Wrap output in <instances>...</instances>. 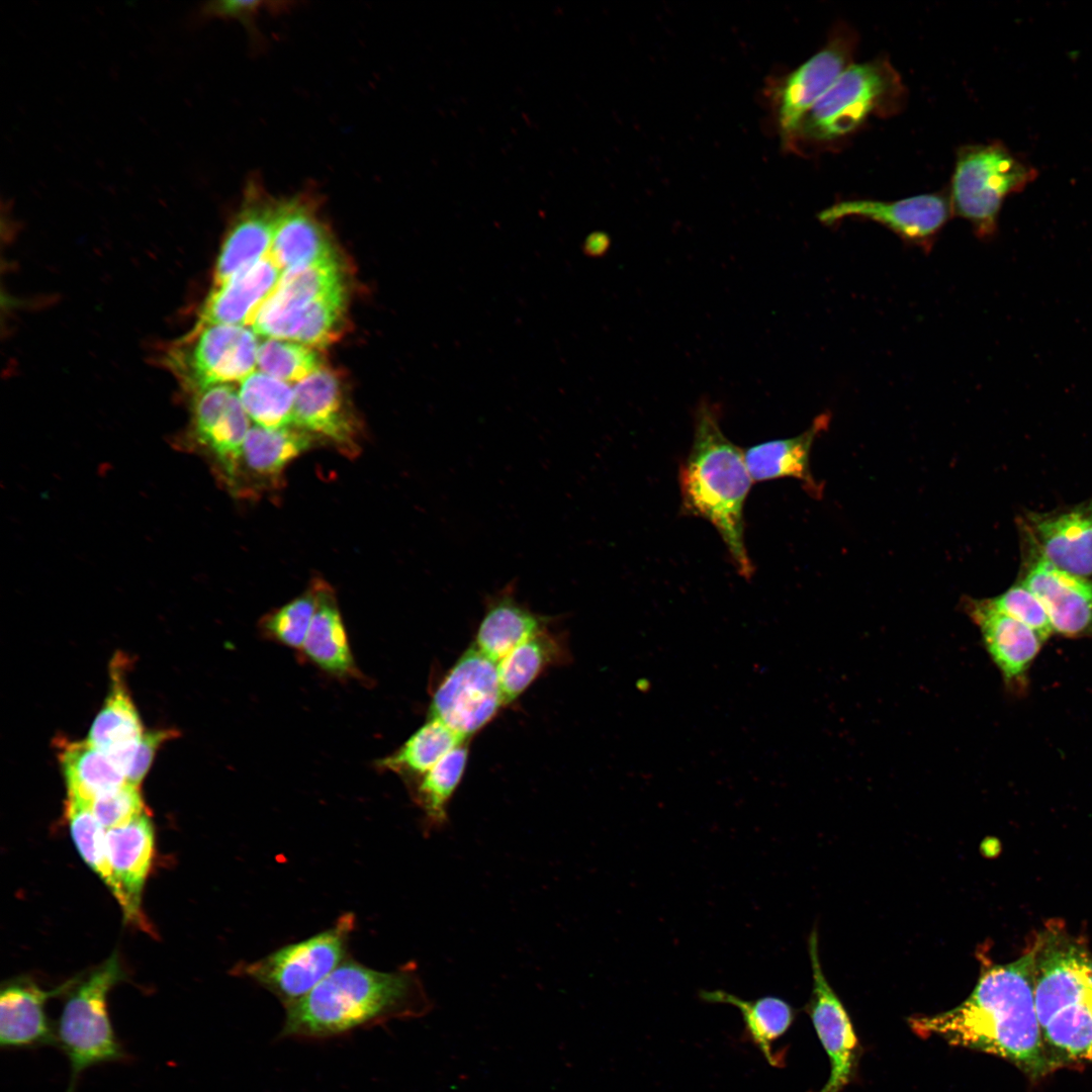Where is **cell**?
Instances as JSON below:
<instances>
[{
    "instance_id": "cell-35",
    "label": "cell",
    "mask_w": 1092,
    "mask_h": 1092,
    "mask_svg": "<svg viewBox=\"0 0 1092 1092\" xmlns=\"http://www.w3.org/2000/svg\"><path fill=\"white\" fill-rule=\"evenodd\" d=\"M468 753V741H465L417 780L414 795L425 813L428 830L446 823L447 806L462 780Z\"/></svg>"
},
{
    "instance_id": "cell-17",
    "label": "cell",
    "mask_w": 1092,
    "mask_h": 1092,
    "mask_svg": "<svg viewBox=\"0 0 1092 1092\" xmlns=\"http://www.w3.org/2000/svg\"><path fill=\"white\" fill-rule=\"evenodd\" d=\"M808 948L813 990L807 1011L831 1064L829 1079L819 1092H839L852 1075L857 1039L846 1010L823 974L816 930L809 936Z\"/></svg>"
},
{
    "instance_id": "cell-28",
    "label": "cell",
    "mask_w": 1092,
    "mask_h": 1092,
    "mask_svg": "<svg viewBox=\"0 0 1092 1092\" xmlns=\"http://www.w3.org/2000/svg\"><path fill=\"white\" fill-rule=\"evenodd\" d=\"M830 419L829 413H823L796 437L768 441L747 449L744 458L753 482L792 477L800 480L811 495L819 496L821 485L811 473L810 452L816 437L828 428Z\"/></svg>"
},
{
    "instance_id": "cell-5",
    "label": "cell",
    "mask_w": 1092,
    "mask_h": 1092,
    "mask_svg": "<svg viewBox=\"0 0 1092 1092\" xmlns=\"http://www.w3.org/2000/svg\"><path fill=\"white\" fill-rule=\"evenodd\" d=\"M906 87L885 58L849 66L802 117L789 136L813 149L842 146L873 117H890L906 104Z\"/></svg>"
},
{
    "instance_id": "cell-13",
    "label": "cell",
    "mask_w": 1092,
    "mask_h": 1092,
    "mask_svg": "<svg viewBox=\"0 0 1092 1092\" xmlns=\"http://www.w3.org/2000/svg\"><path fill=\"white\" fill-rule=\"evenodd\" d=\"M293 426L324 440L348 457L360 451L361 428L338 377L322 367L293 385Z\"/></svg>"
},
{
    "instance_id": "cell-30",
    "label": "cell",
    "mask_w": 1092,
    "mask_h": 1092,
    "mask_svg": "<svg viewBox=\"0 0 1092 1092\" xmlns=\"http://www.w3.org/2000/svg\"><path fill=\"white\" fill-rule=\"evenodd\" d=\"M699 997L707 1003L729 1004L737 1008L744 1022V1034L770 1066H781L783 1059L775 1054L772 1044L794 1021V1010L788 1002L776 996L746 1000L724 990H702Z\"/></svg>"
},
{
    "instance_id": "cell-31",
    "label": "cell",
    "mask_w": 1092,
    "mask_h": 1092,
    "mask_svg": "<svg viewBox=\"0 0 1092 1092\" xmlns=\"http://www.w3.org/2000/svg\"><path fill=\"white\" fill-rule=\"evenodd\" d=\"M60 761L70 800L91 805L97 796L126 783L123 771L88 739L64 744Z\"/></svg>"
},
{
    "instance_id": "cell-15",
    "label": "cell",
    "mask_w": 1092,
    "mask_h": 1092,
    "mask_svg": "<svg viewBox=\"0 0 1092 1092\" xmlns=\"http://www.w3.org/2000/svg\"><path fill=\"white\" fill-rule=\"evenodd\" d=\"M193 394L194 437L236 487L243 445L252 427L239 392L231 384H217Z\"/></svg>"
},
{
    "instance_id": "cell-22",
    "label": "cell",
    "mask_w": 1092,
    "mask_h": 1092,
    "mask_svg": "<svg viewBox=\"0 0 1092 1092\" xmlns=\"http://www.w3.org/2000/svg\"><path fill=\"white\" fill-rule=\"evenodd\" d=\"M71 980L46 991L30 980L8 982L0 993V1044L3 1049H31L57 1044L56 1029L46 1014V1002L69 992Z\"/></svg>"
},
{
    "instance_id": "cell-27",
    "label": "cell",
    "mask_w": 1092,
    "mask_h": 1092,
    "mask_svg": "<svg viewBox=\"0 0 1092 1092\" xmlns=\"http://www.w3.org/2000/svg\"><path fill=\"white\" fill-rule=\"evenodd\" d=\"M111 668V689L103 708L94 719L88 740L126 772L143 737L138 711L125 688L120 662Z\"/></svg>"
},
{
    "instance_id": "cell-6",
    "label": "cell",
    "mask_w": 1092,
    "mask_h": 1092,
    "mask_svg": "<svg viewBox=\"0 0 1092 1092\" xmlns=\"http://www.w3.org/2000/svg\"><path fill=\"white\" fill-rule=\"evenodd\" d=\"M1036 177L1037 170L1002 143L963 146L948 192L951 213L967 220L979 239L989 240L997 233L1004 200Z\"/></svg>"
},
{
    "instance_id": "cell-33",
    "label": "cell",
    "mask_w": 1092,
    "mask_h": 1092,
    "mask_svg": "<svg viewBox=\"0 0 1092 1092\" xmlns=\"http://www.w3.org/2000/svg\"><path fill=\"white\" fill-rule=\"evenodd\" d=\"M468 741L437 719L428 720L395 751L377 760V768L418 780L459 744Z\"/></svg>"
},
{
    "instance_id": "cell-41",
    "label": "cell",
    "mask_w": 1092,
    "mask_h": 1092,
    "mask_svg": "<svg viewBox=\"0 0 1092 1092\" xmlns=\"http://www.w3.org/2000/svg\"><path fill=\"white\" fill-rule=\"evenodd\" d=\"M139 787L126 782L93 800L91 810L105 830L126 825L147 814Z\"/></svg>"
},
{
    "instance_id": "cell-14",
    "label": "cell",
    "mask_w": 1092,
    "mask_h": 1092,
    "mask_svg": "<svg viewBox=\"0 0 1092 1092\" xmlns=\"http://www.w3.org/2000/svg\"><path fill=\"white\" fill-rule=\"evenodd\" d=\"M857 33L845 23L836 24L825 46L784 81L778 118L788 136L816 101L853 63Z\"/></svg>"
},
{
    "instance_id": "cell-26",
    "label": "cell",
    "mask_w": 1092,
    "mask_h": 1092,
    "mask_svg": "<svg viewBox=\"0 0 1092 1092\" xmlns=\"http://www.w3.org/2000/svg\"><path fill=\"white\" fill-rule=\"evenodd\" d=\"M154 830L147 814L134 821L106 830L108 858L116 880L128 900L130 923L150 931L142 912L141 899L154 857Z\"/></svg>"
},
{
    "instance_id": "cell-42",
    "label": "cell",
    "mask_w": 1092,
    "mask_h": 1092,
    "mask_svg": "<svg viewBox=\"0 0 1092 1092\" xmlns=\"http://www.w3.org/2000/svg\"><path fill=\"white\" fill-rule=\"evenodd\" d=\"M172 735V731L169 730L153 731L143 735L126 772V782L140 786L151 766L155 752Z\"/></svg>"
},
{
    "instance_id": "cell-40",
    "label": "cell",
    "mask_w": 1092,
    "mask_h": 1092,
    "mask_svg": "<svg viewBox=\"0 0 1092 1092\" xmlns=\"http://www.w3.org/2000/svg\"><path fill=\"white\" fill-rule=\"evenodd\" d=\"M989 600L997 610L1032 629L1043 641L1054 634L1050 618L1041 602L1019 581L1001 595Z\"/></svg>"
},
{
    "instance_id": "cell-11",
    "label": "cell",
    "mask_w": 1092,
    "mask_h": 1092,
    "mask_svg": "<svg viewBox=\"0 0 1092 1092\" xmlns=\"http://www.w3.org/2000/svg\"><path fill=\"white\" fill-rule=\"evenodd\" d=\"M1021 550L1018 581L1041 602L1054 634L1072 639L1091 637L1092 578L1056 567L1024 534H1021Z\"/></svg>"
},
{
    "instance_id": "cell-44",
    "label": "cell",
    "mask_w": 1092,
    "mask_h": 1092,
    "mask_svg": "<svg viewBox=\"0 0 1092 1092\" xmlns=\"http://www.w3.org/2000/svg\"><path fill=\"white\" fill-rule=\"evenodd\" d=\"M610 245L611 241L607 234L596 232L586 237L582 244V251L592 258L603 257L608 252Z\"/></svg>"
},
{
    "instance_id": "cell-1",
    "label": "cell",
    "mask_w": 1092,
    "mask_h": 1092,
    "mask_svg": "<svg viewBox=\"0 0 1092 1092\" xmlns=\"http://www.w3.org/2000/svg\"><path fill=\"white\" fill-rule=\"evenodd\" d=\"M910 1025L921 1036L937 1035L952 1045L1007 1060L1029 1077L1058 1068L1041 1034L1028 951L1003 965L985 958L965 1001L948 1011L914 1017Z\"/></svg>"
},
{
    "instance_id": "cell-37",
    "label": "cell",
    "mask_w": 1092,
    "mask_h": 1092,
    "mask_svg": "<svg viewBox=\"0 0 1092 1092\" xmlns=\"http://www.w3.org/2000/svg\"><path fill=\"white\" fill-rule=\"evenodd\" d=\"M346 307L345 285L315 299L296 314L281 339L310 347L330 343L339 333Z\"/></svg>"
},
{
    "instance_id": "cell-21",
    "label": "cell",
    "mask_w": 1092,
    "mask_h": 1092,
    "mask_svg": "<svg viewBox=\"0 0 1092 1092\" xmlns=\"http://www.w3.org/2000/svg\"><path fill=\"white\" fill-rule=\"evenodd\" d=\"M344 285L338 258L284 271L274 291L256 313L252 330L256 335L275 338L305 306Z\"/></svg>"
},
{
    "instance_id": "cell-24",
    "label": "cell",
    "mask_w": 1092,
    "mask_h": 1092,
    "mask_svg": "<svg viewBox=\"0 0 1092 1092\" xmlns=\"http://www.w3.org/2000/svg\"><path fill=\"white\" fill-rule=\"evenodd\" d=\"M300 657L338 679H369L357 666L333 588L318 579L317 607Z\"/></svg>"
},
{
    "instance_id": "cell-18",
    "label": "cell",
    "mask_w": 1092,
    "mask_h": 1092,
    "mask_svg": "<svg viewBox=\"0 0 1092 1092\" xmlns=\"http://www.w3.org/2000/svg\"><path fill=\"white\" fill-rule=\"evenodd\" d=\"M278 206L279 200L273 198L258 179L249 180L241 207L220 248L213 286L222 284L269 255Z\"/></svg>"
},
{
    "instance_id": "cell-8",
    "label": "cell",
    "mask_w": 1092,
    "mask_h": 1092,
    "mask_svg": "<svg viewBox=\"0 0 1092 1092\" xmlns=\"http://www.w3.org/2000/svg\"><path fill=\"white\" fill-rule=\"evenodd\" d=\"M259 342L249 327L194 326L167 348L163 363L187 391L242 381L255 372Z\"/></svg>"
},
{
    "instance_id": "cell-4",
    "label": "cell",
    "mask_w": 1092,
    "mask_h": 1092,
    "mask_svg": "<svg viewBox=\"0 0 1092 1092\" xmlns=\"http://www.w3.org/2000/svg\"><path fill=\"white\" fill-rule=\"evenodd\" d=\"M1041 1034L1059 1067L1092 1064V953L1059 925L1040 931L1028 949Z\"/></svg>"
},
{
    "instance_id": "cell-9",
    "label": "cell",
    "mask_w": 1092,
    "mask_h": 1092,
    "mask_svg": "<svg viewBox=\"0 0 1092 1092\" xmlns=\"http://www.w3.org/2000/svg\"><path fill=\"white\" fill-rule=\"evenodd\" d=\"M354 926V915L344 914L333 927L246 964L239 971L287 1007L307 995L345 961Z\"/></svg>"
},
{
    "instance_id": "cell-2",
    "label": "cell",
    "mask_w": 1092,
    "mask_h": 1092,
    "mask_svg": "<svg viewBox=\"0 0 1092 1092\" xmlns=\"http://www.w3.org/2000/svg\"><path fill=\"white\" fill-rule=\"evenodd\" d=\"M432 1008L415 964L381 972L344 961L307 995L285 1007L281 1037L325 1039Z\"/></svg>"
},
{
    "instance_id": "cell-29",
    "label": "cell",
    "mask_w": 1092,
    "mask_h": 1092,
    "mask_svg": "<svg viewBox=\"0 0 1092 1092\" xmlns=\"http://www.w3.org/2000/svg\"><path fill=\"white\" fill-rule=\"evenodd\" d=\"M313 443L310 434L295 426L274 430L252 426L243 445L238 481L245 474L258 486L277 485L284 470Z\"/></svg>"
},
{
    "instance_id": "cell-20",
    "label": "cell",
    "mask_w": 1092,
    "mask_h": 1092,
    "mask_svg": "<svg viewBox=\"0 0 1092 1092\" xmlns=\"http://www.w3.org/2000/svg\"><path fill=\"white\" fill-rule=\"evenodd\" d=\"M269 257L281 272L337 258L309 194L279 200Z\"/></svg>"
},
{
    "instance_id": "cell-12",
    "label": "cell",
    "mask_w": 1092,
    "mask_h": 1092,
    "mask_svg": "<svg viewBox=\"0 0 1092 1092\" xmlns=\"http://www.w3.org/2000/svg\"><path fill=\"white\" fill-rule=\"evenodd\" d=\"M952 215L948 195L927 193L894 201L853 199L823 209L818 219L827 226L845 218H862L886 226L905 243L929 252Z\"/></svg>"
},
{
    "instance_id": "cell-10",
    "label": "cell",
    "mask_w": 1092,
    "mask_h": 1092,
    "mask_svg": "<svg viewBox=\"0 0 1092 1092\" xmlns=\"http://www.w3.org/2000/svg\"><path fill=\"white\" fill-rule=\"evenodd\" d=\"M505 706L497 662L473 644L455 661L433 693L429 718L437 719L461 737L486 726Z\"/></svg>"
},
{
    "instance_id": "cell-36",
    "label": "cell",
    "mask_w": 1092,
    "mask_h": 1092,
    "mask_svg": "<svg viewBox=\"0 0 1092 1092\" xmlns=\"http://www.w3.org/2000/svg\"><path fill=\"white\" fill-rule=\"evenodd\" d=\"M238 392L257 426L271 430L293 426L294 389L289 383L255 371L240 382Z\"/></svg>"
},
{
    "instance_id": "cell-3",
    "label": "cell",
    "mask_w": 1092,
    "mask_h": 1092,
    "mask_svg": "<svg viewBox=\"0 0 1092 1092\" xmlns=\"http://www.w3.org/2000/svg\"><path fill=\"white\" fill-rule=\"evenodd\" d=\"M720 407L702 398L695 411L694 440L679 470L682 509L709 521L720 534L740 575L750 578L743 509L753 483L744 453L720 427Z\"/></svg>"
},
{
    "instance_id": "cell-39",
    "label": "cell",
    "mask_w": 1092,
    "mask_h": 1092,
    "mask_svg": "<svg viewBox=\"0 0 1092 1092\" xmlns=\"http://www.w3.org/2000/svg\"><path fill=\"white\" fill-rule=\"evenodd\" d=\"M259 370L287 383H298L323 366L310 346L283 339L265 338L258 346Z\"/></svg>"
},
{
    "instance_id": "cell-32",
    "label": "cell",
    "mask_w": 1092,
    "mask_h": 1092,
    "mask_svg": "<svg viewBox=\"0 0 1092 1092\" xmlns=\"http://www.w3.org/2000/svg\"><path fill=\"white\" fill-rule=\"evenodd\" d=\"M565 657L564 645L549 627L514 648L497 662L505 706L515 702L545 669Z\"/></svg>"
},
{
    "instance_id": "cell-38",
    "label": "cell",
    "mask_w": 1092,
    "mask_h": 1092,
    "mask_svg": "<svg viewBox=\"0 0 1092 1092\" xmlns=\"http://www.w3.org/2000/svg\"><path fill=\"white\" fill-rule=\"evenodd\" d=\"M317 597L318 579H315L300 596L262 617L261 635L300 653L317 607Z\"/></svg>"
},
{
    "instance_id": "cell-7",
    "label": "cell",
    "mask_w": 1092,
    "mask_h": 1092,
    "mask_svg": "<svg viewBox=\"0 0 1092 1092\" xmlns=\"http://www.w3.org/2000/svg\"><path fill=\"white\" fill-rule=\"evenodd\" d=\"M122 979L116 956L70 990L56 1028L57 1045L70 1063L68 1092L88 1068L125 1059L107 1008L110 990Z\"/></svg>"
},
{
    "instance_id": "cell-23",
    "label": "cell",
    "mask_w": 1092,
    "mask_h": 1092,
    "mask_svg": "<svg viewBox=\"0 0 1092 1092\" xmlns=\"http://www.w3.org/2000/svg\"><path fill=\"white\" fill-rule=\"evenodd\" d=\"M281 271L268 256L212 287L199 312L196 326L251 327L261 305L271 295Z\"/></svg>"
},
{
    "instance_id": "cell-19",
    "label": "cell",
    "mask_w": 1092,
    "mask_h": 1092,
    "mask_svg": "<svg viewBox=\"0 0 1092 1092\" xmlns=\"http://www.w3.org/2000/svg\"><path fill=\"white\" fill-rule=\"evenodd\" d=\"M966 614L977 625L987 653L1010 691L1027 687V674L1044 641L1036 632L997 610L989 599H966Z\"/></svg>"
},
{
    "instance_id": "cell-25",
    "label": "cell",
    "mask_w": 1092,
    "mask_h": 1092,
    "mask_svg": "<svg viewBox=\"0 0 1092 1092\" xmlns=\"http://www.w3.org/2000/svg\"><path fill=\"white\" fill-rule=\"evenodd\" d=\"M515 585L511 581L488 598L472 643L495 662L551 624V617L533 612L516 598Z\"/></svg>"
},
{
    "instance_id": "cell-16",
    "label": "cell",
    "mask_w": 1092,
    "mask_h": 1092,
    "mask_svg": "<svg viewBox=\"0 0 1092 1092\" xmlns=\"http://www.w3.org/2000/svg\"><path fill=\"white\" fill-rule=\"evenodd\" d=\"M1019 526L1056 567L1092 577V498L1052 512H1027Z\"/></svg>"
},
{
    "instance_id": "cell-34",
    "label": "cell",
    "mask_w": 1092,
    "mask_h": 1092,
    "mask_svg": "<svg viewBox=\"0 0 1092 1092\" xmlns=\"http://www.w3.org/2000/svg\"><path fill=\"white\" fill-rule=\"evenodd\" d=\"M66 813L71 835L79 853L110 890L120 905L125 919L129 922L130 906L108 858L106 830L95 818L89 804L67 799Z\"/></svg>"
},
{
    "instance_id": "cell-43",
    "label": "cell",
    "mask_w": 1092,
    "mask_h": 1092,
    "mask_svg": "<svg viewBox=\"0 0 1092 1092\" xmlns=\"http://www.w3.org/2000/svg\"><path fill=\"white\" fill-rule=\"evenodd\" d=\"M268 3L264 1H212L202 8V15L207 17L237 19L250 22Z\"/></svg>"
}]
</instances>
